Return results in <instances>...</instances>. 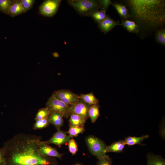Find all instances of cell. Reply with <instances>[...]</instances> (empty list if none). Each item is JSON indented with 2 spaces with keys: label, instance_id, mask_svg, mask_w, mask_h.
<instances>
[{
  "label": "cell",
  "instance_id": "19",
  "mask_svg": "<svg viewBox=\"0 0 165 165\" xmlns=\"http://www.w3.org/2000/svg\"><path fill=\"white\" fill-rule=\"evenodd\" d=\"M149 137L148 135L146 134L140 137L129 136L126 138L124 142L125 145L132 146L136 144H141L143 141Z\"/></svg>",
  "mask_w": 165,
  "mask_h": 165
},
{
  "label": "cell",
  "instance_id": "20",
  "mask_svg": "<svg viewBox=\"0 0 165 165\" xmlns=\"http://www.w3.org/2000/svg\"><path fill=\"white\" fill-rule=\"evenodd\" d=\"M100 106L97 104L91 105L89 108L88 115L92 123L95 122L100 116Z\"/></svg>",
  "mask_w": 165,
  "mask_h": 165
},
{
  "label": "cell",
  "instance_id": "5",
  "mask_svg": "<svg viewBox=\"0 0 165 165\" xmlns=\"http://www.w3.org/2000/svg\"><path fill=\"white\" fill-rule=\"evenodd\" d=\"M46 105L51 113L59 112L66 118L70 116V114L69 112L70 106L57 99L53 94L49 98Z\"/></svg>",
  "mask_w": 165,
  "mask_h": 165
},
{
  "label": "cell",
  "instance_id": "2",
  "mask_svg": "<svg viewBox=\"0 0 165 165\" xmlns=\"http://www.w3.org/2000/svg\"><path fill=\"white\" fill-rule=\"evenodd\" d=\"M128 10V20L138 26L142 38L164 28L165 23L164 0H127L124 1Z\"/></svg>",
  "mask_w": 165,
  "mask_h": 165
},
{
  "label": "cell",
  "instance_id": "16",
  "mask_svg": "<svg viewBox=\"0 0 165 165\" xmlns=\"http://www.w3.org/2000/svg\"><path fill=\"white\" fill-rule=\"evenodd\" d=\"M111 4L114 7L122 19H128L129 17L128 10L125 5L118 2H112Z\"/></svg>",
  "mask_w": 165,
  "mask_h": 165
},
{
  "label": "cell",
  "instance_id": "1",
  "mask_svg": "<svg viewBox=\"0 0 165 165\" xmlns=\"http://www.w3.org/2000/svg\"><path fill=\"white\" fill-rule=\"evenodd\" d=\"M40 136L20 133L6 141L5 165H58L55 158L45 156L39 152Z\"/></svg>",
  "mask_w": 165,
  "mask_h": 165
},
{
  "label": "cell",
  "instance_id": "24",
  "mask_svg": "<svg viewBox=\"0 0 165 165\" xmlns=\"http://www.w3.org/2000/svg\"><path fill=\"white\" fill-rule=\"evenodd\" d=\"M85 130L84 126H71L67 133L70 138H73L77 136L79 134L82 133Z\"/></svg>",
  "mask_w": 165,
  "mask_h": 165
},
{
  "label": "cell",
  "instance_id": "10",
  "mask_svg": "<svg viewBox=\"0 0 165 165\" xmlns=\"http://www.w3.org/2000/svg\"><path fill=\"white\" fill-rule=\"evenodd\" d=\"M41 141L38 148L39 152L41 155L45 156L57 158L61 159L63 154L60 153L56 148L42 143Z\"/></svg>",
  "mask_w": 165,
  "mask_h": 165
},
{
  "label": "cell",
  "instance_id": "11",
  "mask_svg": "<svg viewBox=\"0 0 165 165\" xmlns=\"http://www.w3.org/2000/svg\"><path fill=\"white\" fill-rule=\"evenodd\" d=\"M120 25L119 20L115 21L108 16L103 20L98 23V27L101 31L106 34L115 27Z\"/></svg>",
  "mask_w": 165,
  "mask_h": 165
},
{
  "label": "cell",
  "instance_id": "34",
  "mask_svg": "<svg viewBox=\"0 0 165 165\" xmlns=\"http://www.w3.org/2000/svg\"><path fill=\"white\" fill-rule=\"evenodd\" d=\"M75 165H81V164H76Z\"/></svg>",
  "mask_w": 165,
  "mask_h": 165
},
{
  "label": "cell",
  "instance_id": "32",
  "mask_svg": "<svg viewBox=\"0 0 165 165\" xmlns=\"http://www.w3.org/2000/svg\"><path fill=\"white\" fill-rule=\"evenodd\" d=\"M5 149L3 146L0 148V165H5Z\"/></svg>",
  "mask_w": 165,
  "mask_h": 165
},
{
  "label": "cell",
  "instance_id": "18",
  "mask_svg": "<svg viewBox=\"0 0 165 165\" xmlns=\"http://www.w3.org/2000/svg\"><path fill=\"white\" fill-rule=\"evenodd\" d=\"M69 120V126H84L86 120L80 116L74 113H71Z\"/></svg>",
  "mask_w": 165,
  "mask_h": 165
},
{
  "label": "cell",
  "instance_id": "15",
  "mask_svg": "<svg viewBox=\"0 0 165 165\" xmlns=\"http://www.w3.org/2000/svg\"><path fill=\"white\" fill-rule=\"evenodd\" d=\"M147 165H165V160L162 156L149 153L147 155Z\"/></svg>",
  "mask_w": 165,
  "mask_h": 165
},
{
  "label": "cell",
  "instance_id": "25",
  "mask_svg": "<svg viewBox=\"0 0 165 165\" xmlns=\"http://www.w3.org/2000/svg\"><path fill=\"white\" fill-rule=\"evenodd\" d=\"M49 109L46 107L40 109L38 111L35 119L37 120L48 118L51 114Z\"/></svg>",
  "mask_w": 165,
  "mask_h": 165
},
{
  "label": "cell",
  "instance_id": "30",
  "mask_svg": "<svg viewBox=\"0 0 165 165\" xmlns=\"http://www.w3.org/2000/svg\"><path fill=\"white\" fill-rule=\"evenodd\" d=\"M96 165H112V162L108 156L98 159Z\"/></svg>",
  "mask_w": 165,
  "mask_h": 165
},
{
  "label": "cell",
  "instance_id": "17",
  "mask_svg": "<svg viewBox=\"0 0 165 165\" xmlns=\"http://www.w3.org/2000/svg\"><path fill=\"white\" fill-rule=\"evenodd\" d=\"M125 145V144L123 140H119L114 142L109 146L107 147L105 152L106 153L122 152Z\"/></svg>",
  "mask_w": 165,
  "mask_h": 165
},
{
  "label": "cell",
  "instance_id": "12",
  "mask_svg": "<svg viewBox=\"0 0 165 165\" xmlns=\"http://www.w3.org/2000/svg\"><path fill=\"white\" fill-rule=\"evenodd\" d=\"M25 13L20 0H13L8 15L13 17Z\"/></svg>",
  "mask_w": 165,
  "mask_h": 165
},
{
  "label": "cell",
  "instance_id": "29",
  "mask_svg": "<svg viewBox=\"0 0 165 165\" xmlns=\"http://www.w3.org/2000/svg\"><path fill=\"white\" fill-rule=\"evenodd\" d=\"M20 1L25 12L32 8L35 1V0H20Z\"/></svg>",
  "mask_w": 165,
  "mask_h": 165
},
{
  "label": "cell",
  "instance_id": "13",
  "mask_svg": "<svg viewBox=\"0 0 165 165\" xmlns=\"http://www.w3.org/2000/svg\"><path fill=\"white\" fill-rule=\"evenodd\" d=\"M63 116L59 112L51 113L48 119L50 124L53 125L57 130L60 129L63 124Z\"/></svg>",
  "mask_w": 165,
  "mask_h": 165
},
{
  "label": "cell",
  "instance_id": "26",
  "mask_svg": "<svg viewBox=\"0 0 165 165\" xmlns=\"http://www.w3.org/2000/svg\"><path fill=\"white\" fill-rule=\"evenodd\" d=\"M13 0H0V11L8 15Z\"/></svg>",
  "mask_w": 165,
  "mask_h": 165
},
{
  "label": "cell",
  "instance_id": "23",
  "mask_svg": "<svg viewBox=\"0 0 165 165\" xmlns=\"http://www.w3.org/2000/svg\"><path fill=\"white\" fill-rule=\"evenodd\" d=\"M155 40L158 43L165 46V29L161 28L155 32Z\"/></svg>",
  "mask_w": 165,
  "mask_h": 165
},
{
  "label": "cell",
  "instance_id": "14",
  "mask_svg": "<svg viewBox=\"0 0 165 165\" xmlns=\"http://www.w3.org/2000/svg\"><path fill=\"white\" fill-rule=\"evenodd\" d=\"M120 25L122 26L130 33L138 34L139 27L134 21L128 19H122Z\"/></svg>",
  "mask_w": 165,
  "mask_h": 165
},
{
  "label": "cell",
  "instance_id": "21",
  "mask_svg": "<svg viewBox=\"0 0 165 165\" xmlns=\"http://www.w3.org/2000/svg\"><path fill=\"white\" fill-rule=\"evenodd\" d=\"M79 98L90 105L98 104L99 101L94 95L92 92L87 94H81L79 95Z\"/></svg>",
  "mask_w": 165,
  "mask_h": 165
},
{
  "label": "cell",
  "instance_id": "33",
  "mask_svg": "<svg viewBox=\"0 0 165 165\" xmlns=\"http://www.w3.org/2000/svg\"><path fill=\"white\" fill-rule=\"evenodd\" d=\"M53 55L55 57H58L59 56L58 53L56 52H54L53 53Z\"/></svg>",
  "mask_w": 165,
  "mask_h": 165
},
{
  "label": "cell",
  "instance_id": "28",
  "mask_svg": "<svg viewBox=\"0 0 165 165\" xmlns=\"http://www.w3.org/2000/svg\"><path fill=\"white\" fill-rule=\"evenodd\" d=\"M68 147L69 152L72 155H75L78 150L77 144L75 141L72 138L68 142Z\"/></svg>",
  "mask_w": 165,
  "mask_h": 165
},
{
  "label": "cell",
  "instance_id": "27",
  "mask_svg": "<svg viewBox=\"0 0 165 165\" xmlns=\"http://www.w3.org/2000/svg\"><path fill=\"white\" fill-rule=\"evenodd\" d=\"M50 124L48 118L40 119L36 121L33 128L35 130L41 129L47 127Z\"/></svg>",
  "mask_w": 165,
  "mask_h": 165
},
{
  "label": "cell",
  "instance_id": "7",
  "mask_svg": "<svg viewBox=\"0 0 165 165\" xmlns=\"http://www.w3.org/2000/svg\"><path fill=\"white\" fill-rule=\"evenodd\" d=\"M53 94L57 99L68 106L75 103L79 99V95L68 90H57Z\"/></svg>",
  "mask_w": 165,
  "mask_h": 165
},
{
  "label": "cell",
  "instance_id": "4",
  "mask_svg": "<svg viewBox=\"0 0 165 165\" xmlns=\"http://www.w3.org/2000/svg\"><path fill=\"white\" fill-rule=\"evenodd\" d=\"M86 142L91 154L98 159L107 156L105 152L107 146L101 139L93 136L86 139Z\"/></svg>",
  "mask_w": 165,
  "mask_h": 165
},
{
  "label": "cell",
  "instance_id": "6",
  "mask_svg": "<svg viewBox=\"0 0 165 165\" xmlns=\"http://www.w3.org/2000/svg\"><path fill=\"white\" fill-rule=\"evenodd\" d=\"M61 0H46L39 7V13L47 17L53 16L57 11Z\"/></svg>",
  "mask_w": 165,
  "mask_h": 165
},
{
  "label": "cell",
  "instance_id": "9",
  "mask_svg": "<svg viewBox=\"0 0 165 165\" xmlns=\"http://www.w3.org/2000/svg\"><path fill=\"white\" fill-rule=\"evenodd\" d=\"M70 138L66 132L60 129L57 130L49 140L45 141H42L41 142L48 145L53 144L61 148L63 145L68 143Z\"/></svg>",
  "mask_w": 165,
  "mask_h": 165
},
{
  "label": "cell",
  "instance_id": "22",
  "mask_svg": "<svg viewBox=\"0 0 165 165\" xmlns=\"http://www.w3.org/2000/svg\"><path fill=\"white\" fill-rule=\"evenodd\" d=\"M107 16L106 11L102 9L94 12L90 16L94 21L98 23L104 20Z\"/></svg>",
  "mask_w": 165,
  "mask_h": 165
},
{
  "label": "cell",
  "instance_id": "31",
  "mask_svg": "<svg viewBox=\"0 0 165 165\" xmlns=\"http://www.w3.org/2000/svg\"><path fill=\"white\" fill-rule=\"evenodd\" d=\"M100 5L101 9H102L106 11L111 2L110 0H99Z\"/></svg>",
  "mask_w": 165,
  "mask_h": 165
},
{
  "label": "cell",
  "instance_id": "3",
  "mask_svg": "<svg viewBox=\"0 0 165 165\" xmlns=\"http://www.w3.org/2000/svg\"><path fill=\"white\" fill-rule=\"evenodd\" d=\"M68 4L80 15L90 16L94 12L101 9L99 0H69Z\"/></svg>",
  "mask_w": 165,
  "mask_h": 165
},
{
  "label": "cell",
  "instance_id": "8",
  "mask_svg": "<svg viewBox=\"0 0 165 165\" xmlns=\"http://www.w3.org/2000/svg\"><path fill=\"white\" fill-rule=\"evenodd\" d=\"M90 106L79 98L77 102L70 106L69 112L70 114L78 115L86 120L89 118L88 111Z\"/></svg>",
  "mask_w": 165,
  "mask_h": 165
}]
</instances>
